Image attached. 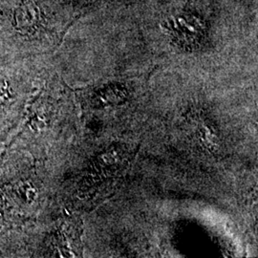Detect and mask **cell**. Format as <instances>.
Here are the masks:
<instances>
[{"instance_id": "1", "label": "cell", "mask_w": 258, "mask_h": 258, "mask_svg": "<svg viewBox=\"0 0 258 258\" xmlns=\"http://www.w3.org/2000/svg\"><path fill=\"white\" fill-rule=\"evenodd\" d=\"M79 17L68 0H0V54L47 55Z\"/></svg>"}, {"instance_id": "5", "label": "cell", "mask_w": 258, "mask_h": 258, "mask_svg": "<svg viewBox=\"0 0 258 258\" xmlns=\"http://www.w3.org/2000/svg\"><path fill=\"white\" fill-rule=\"evenodd\" d=\"M13 133L14 131L12 129L0 123V158L5 152L7 144L12 137Z\"/></svg>"}, {"instance_id": "4", "label": "cell", "mask_w": 258, "mask_h": 258, "mask_svg": "<svg viewBox=\"0 0 258 258\" xmlns=\"http://www.w3.org/2000/svg\"><path fill=\"white\" fill-rule=\"evenodd\" d=\"M49 70L46 55L16 57L0 54L1 124L15 132Z\"/></svg>"}, {"instance_id": "3", "label": "cell", "mask_w": 258, "mask_h": 258, "mask_svg": "<svg viewBox=\"0 0 258 258\" xmlns=\"http://www.w3.org/2000/svg\"><path fill=\"white\" fill-rule=\"evenodd\" d=\"M59 91V82L49 70L39 89L28 103L6 149L24 151L37 161L42 159L55 136L56 123L59 120L61 107V96L57 95Z\"/></svg>"}, {"instance_id": "2", "label": "cell", "mask_w": 258, "mask_h": 258, "mask_svg": "<svg viewBox=\"0 0 258 258\" xmlns=\"http://www.w3.org/2000/svg\"><path fill=\"white\" fill-rule=\"evenodd\" d=\"M38 162L18 149L0 158V237L37 220L43 201Z\"/></svg>"}]
</instances>
